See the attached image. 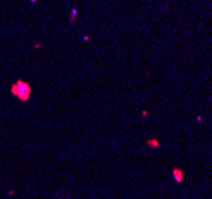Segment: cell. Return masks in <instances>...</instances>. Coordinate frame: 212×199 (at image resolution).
I'll return each instance as SVG.
<instances>
[{"label": "cell", "instance_id": "7", "mask_svg": "<svg viewBox=\"0 0 212 199\" xmlns=\"http://www.w3.org/2000/svg\"><path fill=\"white\" fill-rule=\"evenodd\" d=\"M81 40H83V42H88V40H89V35H83Z\"/></svg>", "mask_w": 212, "mask_h": 199}, {"label": "cell", "instance_id": "4", "mask_svg": "<svg viewBox=\"0 0 212 199\" xmlns=\"http://www.w3.org/2000/svg\"><path fill=\"white\" fill-rule=\"evenodd\" d=\"M147 145H150V147H159V142L158 140H147Z\"/></svg>", "mask_w": 212, "mask_h": 199}, {"label": "cell", "instance_id": "5", "mask_svg": "<svg viewBox=\"0 0 212 199\" xmlns=\"http://www.w3.org/2000/svg\"><path fill=\"white\" fill-rule=\"evenodd\" d=\"M42 48V43H34V49H40Z\"/></svg>", "mask_w": 212, "mask_h": 199}, {"label": "cell", "instance_id": "2", "mask_svg": "<svg viewBox=\"0 0 212 199\" xmlns=\"http://www.w3.org/2000/svg\"><path fill=\"white\" fill-rule=\"evenodd\" d=\"M77 15H78V10H77V8H72V10H70V15H69V21L72 22V24H74L75 19H77Z\"/></svg>", "mask_w": 212, "mask_h": 199}, {"label": "cell", "instance_id": "8", "mask_svg": "<svg viewBox=\"0 0 212 199\" xmlns=\"http://www.w3.org/2000/svg\"><path fill=\"white\" fill-rule=\"evenodd\" d=\"M30 2H32V3H35V2H37V0H30Z\"/></svg>", "mask_w": 212, "mask_h": 199}, {"label": "cell", "instance_id": "3", "mask_svg": "<svg viewBox=\"0 0 212 199\" xmlns=\"http://www.w3.org/2000/svg\"><path fill=\"white\" fill-rule=\"evenodd\" d=\"M172 174H174V177L177 182H182V170H179V169H174L172 170Z\"/></svg>", "mask_w": 212, "mask_h": 199}, {"label": "cell", "instance_id": "1", "mask_svg": "<svg viewBox=\"0 0 212 199\" xmlns=\"http://www.w3.org/2000/svg\"><path fill=\"white\" fill-rule=\"evenodd\" d=\"M32 86L27 81H24V80H16L15 83L10 86V94L15 96L18 100H21V102H29V99H30L32 96Z\"/></svg>", "mask_w": 212, "mask_h": 199}, {"label": "cell", "instance_id": "6", "mask_svg": "<svg viewBox=\"0 0 212 199\" xmlns=\"http://www.w3.org/2000/svg\"><path fill=\"white\" fill-rule=\"evenodd\" d=\"M15 193H16V189H15V188H13V189H10V191H8V196L11 198V196H15Z\"/></svg>", "mask_w": 212, "mask_h": 199}]
</instances>
